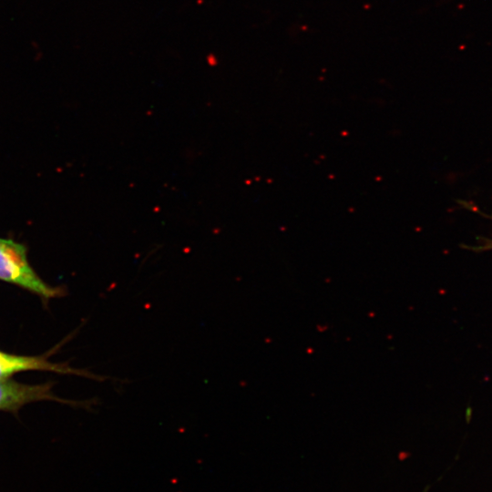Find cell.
<instances>
[{"mask_svg": "<svg viewBox=\"0 0 492 492\" xmlns=\"http://www.w3.org/2000/svg\"><path fill=\"white\" fill-rule=\"evenodd\" d=\"M0 280L46 299L60 294L57 288L42 281L31 267L26 246L10 239L0 238Z\"/></svg>", "mask_w": 492, "mask_h": 492, "instance_id": "6da1fadb", "label": "cell"}, {"mask_svg": "<svg viewBox=\"0 0 492 492\" xmlns=\"http://www.w3.org/2000/svg\"><path fill=\"white\" fill-rule=\"evenodd\" d=\"M28 370L75 373L68 367L50 363L42 357L15 355L0 352V380L7 379L15 373Z\"/></svg>", "mask_w": 492, "mask_h": 492, "instance_id": "3957f363", "label": "cell"}, {"mask_svg": "<svg viewBox=\"0 0 492 492\" xmlns=\"http://www.w3.org/2000/svg\"><path fill=\"white\" fill-rule=\"evenodd\" d=\"M54 398L48 384L29 385L0 380V410L15 411L31 402Z\"/></svg>", "mask_w": 492, "mask_h": 492, "instance_id": "7a4b0ae2", "label": "cell"}]
</instances>
